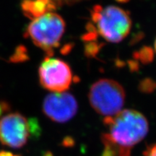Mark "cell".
<instances>
[{"label":"cell","mask_w":156,"mask_h":156,"mask_svg":"<svg viewBox=\"0 0 156 156\" xmlns=\"http://www.w3.org/2000/svg\"><path fill=\"white\" fill-rule=\"evenodd\" d=\"M103 122L108 128L102 136L103 145L116 156H130L132 148L145 138L149 129L145 116L132 109L121 111Z\"/></svg>","instance_id":"1"},{"label":"cell","mask_w":156,"mask_h":156,"mask_svg":"<svg viewBox=\"0 0 156 156\" xmlns=\"http://www.w3.org/2000/svg\"><path fill=\"white\" fill-rule=\"evenodd\" d=\"M91 16L98 34L108 42L122 41L131 30L130 17L118 7L108 6L102 8L97 5L93 9Z\"/></svg>","instance_id":"2"},{"label":"cell","mask_w":156,"mask_h":156,"mask_svg":"<svg viewBox=\"0 0 156 156\" xmlns=\"http://www.w3.org/2000/svg\"><path fill=\"white\" fill-rule=\"evenodd\" d=\"M65 30V23L59 15L48 12L34 20L28 25L25 36L30 37L36 46L52 56L54 48L59 46V41Z\"/></svg>","instance_id":"3"},{"label":"cell","mask_w":156,"mask_h":156,"mask_svg":"<svg viewBox=\"0 0 156 156\" xmlns=\"http://www.w3.org/2000/svg\"><path fill=\"white\" fill-rule=\"evenodd\" d=\"M88 98L91 106L98 114L104 118H108L122 111L125 101V91L118 82L101 79L92 85Z\"/></svg>","instance_id":"4"},{"label":"cell","mask_w":156,"mask_h":156,"mask_svg":"<svg viewBox=\"0 0 156 156\" xmlns=\"http://www.w3.org/2000/svg\"><path fill=\"white\" fill-rule=\"evenodd\" d=\"M38 73L41 86L51 92H65L73 82L69 66L58 58L46 57L41 64Z\"/></svg>","instance_id":"5"},{"label":"cell","mask_w":156,"mask_h":156,"mask_svg":"<svg viewBox=\"0 0 156 156\" xmlns=\"http://www.w3.org/2000/svg\"><path fill=\"white\" fill-rule=\"evenodd\" d=\"M43 112L53 122L64 123L71 120L78 110L77 102L71 93H52L43 102Z\"/></svg>","instance_id":"6"},{"label":"cell","mask_w":156,"mask_h":156,"mask_svg":"<svg viewBox=\"0 0 156 156\" xmlns=\"http://www.w3.org/2000/svg\"><path fill=\"white\" fill-rule=\"evenodd\" d=\"M28 121L20 113H12L0 119V142L12 148H20L28 141Z\"/></svg>","instance_id":"7"},{"label":"cell","mask_w":156,"mask_h":156,"mask_svg":"<svg viewBox=\"0 0 156 156\" xmlns=\"http://www.w3.org/2000/svg\"><path fill=\"white\" fill-rule=\"evenodd\" d=\"M20 7L25 16L34 20L46 13L54 12L57 5L54 0H22Z\"/></svg>","instance_id":"8"},{"label":"cell","mask_w":156,"mask_h":156,"mask_svg":"<svg viewBox=\"0 0 156 156\" xmlns=\"http://www.w3.org/2000/svg\"><path fill=\"white\" fill-rule=\"evenodd\" d=\"M29 60V56L28 55V50L23 45H19L15 48V50L10 57L9 62L12 63H23Z\"/></svg>","instance_id":"9"},{"label":"cell","mask_w":156,"mask_h":156,"mask_svg":"<svg viewBox=\"0 0 156 156\" xmlns=\"http://www.w3.org/2000/svg\"><path fill=\"white\" fill-rule=\"evenodd\" d=\"M28 127L29 136L32 139L37 140L40 137L42 130L38 119L35 117L29 119L28 120Z\"/></svg>","instance_id":"10"},{"label":"cell","mask_w":156,"mask_h":156,"mask_svg":"<svg viewBox=\"0 0 156 156\" xmlns=\"http://www.w3.org/2000/svg\"><path fill=\"white\" fill-rule=\"evenodd\" d=\"M144 156H156V143L147 148L144 153Z\"/></svg>","instance_id":"11"},{"label":"cell","mask_w":156,"mask_h":156,"mask_svg":"<svg viewBox=\"0 0 156 156\" xmlns=\"http://www.w3.org/2000/svg\"><path fill=\"white\" fill-rule=\"evenodd\" d=\"M56 5L58 6H62L64 5H73V4L79 2L83 0H54Z\"/></svg>","instance_id":"12"},{"label":"cell","mask_w":156,"mask_h":156,"mask_svg":"<svg viewBox=\"0 0 156 156\" xmlns=\"http://www.w3.org/2000/svg\"><path fill=\"white\" fill-rule=\"evenodd\" d=\"M0 156H13V154L11 152L8 151H0Z\"/></svg>","instance_id":"13"},{"label":"cell","mask_w":156,"mask_h":156,"mask_svg":"<svg viewBox=\"0 0 156 156\" xmlns=\"http://www.w3.org/2000/svg\"><path fill=\"white\" fill-rule=\"evenodd\" d=\"M4 113H5V111H4L2 105V103L0 102V117H1L2 115Z\"/></svg>","instance_id":"14"},{"label":"cell","mask_w":156,"mask_h":156,"mask_svg":"<svg viewBox=\"0 0 156 156\" xmlns=\"http://www.w3.org/2000/svg\"><path fill=\"white\" fill-rule=\"evenodd\" d=\"M117 2H122V3H124V2H127L129 0H116Z\"/></svg>","instance_id":"15"},{"label":"cell","mask_w":156,"mask_h":156,"mask_svg":"<svg viewBox=\"0 0 156 156\" xmlns=\"http://www.w3.org/2000/svg\"><path fill=\"white\" fill-rule=\"evenodd\" d=\"M44 156H52V155H51V154L50 153H46Z\"/></svg>","instance_id":"16"},{"label":"cell","mask_w":156,"mask_h":156,"mask_svg":"<svg viewBox=\"0 0 156 156\" xmlns=\"http://www.w3.org/2000/svg\"><path fill=\"white\" fill-rule=\"evenodd\" d=\"M155 51H156V40L155 41Z\"/></svg>","instance_id":"17"},{"label":"cell","mask_w":156,"mask_h":156,"mask_svg":"<svg viewBox=\"0 0 156 156\" xmlns=\"http://www.w3.org/2000/svg\"><path fill=\"white\" fill-rule=\"evenodd\" d=\"M13 156H22L21 155H13Z\"/></svg>","instance_id":"18"}]
</instances>
